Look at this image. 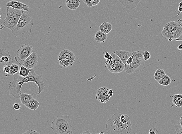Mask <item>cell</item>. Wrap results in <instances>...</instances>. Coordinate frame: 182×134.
<instances>
[{"label":"cell","mask_w":182,"mask_h":134,"mask_svg":"<svg viewBox=\"0 0 182 134\" xmlns=\"http://www.w3.org/2000/svg\"><path fill=\"white\" fill-rule=\"evenodd\" d=\"M13 76L14 80L9 84L8 90L9 95L13 96L16 98H19L21 92L22 86L24 83L32 82L37 85L39 90L38 94L36 96V97L41 94L44 90L46 85L43 78L41 76L36 74L34 68L31 69L30 74L27 77H22L18 73L15 74Z\"/></svg>","instance_id":"obj_1"},{"label":"cell","mask_w":182,"mask_h":134,"mask_svg":"<svg viewBox=\"0 0 182 134\" xmlns=\"http://www.w3.org/2000/svg\"><path fill=\"white\" fill-rule=\"evenodd\" d=\"M121 113H115L110 117L106 125V130L108 134H128L131 131L130 120L124 124L120 121Z\"/></svg>","instance_id":"obj_2"},{"label":"cell","mask_w":182,"mask_h":134,"mask_svg":"<svg viewBox=\"0 0 182 134\" xmlns=\"http://www.w3.org/2000/svg\"><path fill=\"white\" fill-rule=\"evenodd\" d=\"M33 25V19L29 14L24 13L16 28L12 31L15 36L28 38L30 36Z\"/></svg>","instance_id":"obj_3"},{"label":"cell","mask_w":182,"mask_h":134,"mask_svg":"<svg viewBox=\"0 0 182 134\" xmlns=\"http://www.w3.org/2000/svg\"><path fill=\"white\" fill-rule=\"evenodd\" d=\"M73 123L68 115L56 116L52 122V128L56 134H71Z\"/></svg>","instance_id":"obj_4"},{"label":"cell","mask_w":182,"mask_h":134,"mask_svg":"<svg viewBox=\"0 0 182 134\" xmlns=\"http://www.w3.org/2000/svg\"><path fill=\"white\" fill-rule=\"evenodd\" d=\"M7 13L6 17L1 29L6 28L10 29L11 31L16 28L21 17L24 13V11L16 9L8 6L7 7Z\"/></svg>","instance_id":"obj_5"},{"label":"cell","mask_w":182,"mask_h":134,"mask_svg":"<svg viewBox=\"0 0 182 134\" xmlns=\"http://www.w3.org/2000/svg\"><path fill=\"white\" fill-rule=\"evenodd\" d=\"M142 50L132 52L133 56L132 61L128 65H125L124 71L128 74H131L139 72L143 68L145 64L143 54Z\"/></svg>","instance_id":"obj_6"},{"label":"cell","mask_w":182,"mask_h":134,"mask_svg":"<svg viewBox=\"0 0 182 134\" xmlns=\"http://www.w3.org/2000/svg\"><path fill=\"white\" fill-rule=\"evenodd\" d=\"M113 58L106 60L105 62V67L113 73H119L124 71L125 65L120 58L114 52L111 53Z\"/></svg>","instance_id":"obj_7"},{"label":"cell","mask_w":182,"mask_h":134,"mask_svg":"<svg viewBox=\"0 0 182 134\" xmlns=\"http://www.w3.org/2000/svg\"><path fill=\"white\" fill-rule=\"evenodd\" d=\"M33 47L28 44L21 46L17 52V57L21 61H24L26 59L33 53Z\"/></svg>","instance_id":"obj_8"},{"label":"cell","mask_w":182,"mask_h":134,"mask_svg":"<svg viewBox=\"0 0 182 134\" xmlns=\"http://www.w3.org/2000/svg\"><path fill=\"white\" fill-rule=\"evenodd\" d=\"M162 35L168 39L169 41L178 38L182 35V25L177 26L171 31L163 30L162 31Z\"/></svg>","instance_id":"obj_9"},{"label":"cell","mask_w":182,"mask_h":134,"mask_svg":"<svg viewBox=\"0 0 182 134\" xmlns=\"http://www.w3.org/2000/svg\"><path fill=\"white\" fill-rule=\"evenodd\" d=\"M108 90L109 89L106 87L99 88L97 91L96 100L103 103H106L109 101L110 97L108 95Z\"/></svg>","instance_id":"obj_10"},{"label":"cell","mask_w":182,"mask_h":134,"mask_svg":"<svg viewBox=\"0 0 182 134\" xmlns=\"http://www.w3.org/2000/svg\"><path fill=\"white\" fill-rule=\"evenodd\" d=\"M38 62L37 54L33 52L24 61L23 65L30 69H33L35 67Z\"/></svg>","instance_id":"obj_11"},{"label":"cell","mask_w":182,"mask_h":134,"mask_svg":"<svg viewBox=\"0 0 182 134\" xmlns=\"http://www.w3.org/2000/svg\"><path fill=\"white\" fill-rule=\"evenodd\" d=\"M6 7L10 6L16 9L21 10L29 12L30 8L29 6L24 3L16 1H11L7 2L6 4Z\"/></svg>","instance_id":"obj_12"},{"label":"cell","mask_w":182,"mask_h":134,"mask_svg":"<svg viewBox=\"0 0 182 134\" xmlns=\"http://www.w3.org/2000/svg\"><path fill=\"white\" fill-rule=\"evenodd\" d=\"M66 58L72 61H76V57L75 54L69 50H64L61 51L58 55V60Z\"/></svg>","instance_id":"obj_13"},{"label":"cell","mask_w":182,"mask_h":134,"mask_svg":"<svg viewBox=\"0 0 182 134\" xmlns=\"http://www.w3.org/2000/svg\"><path fill=\"white\" fill-rule=\"evenodd\" d=\"M141 0H118L124 7L127 9H133L137 7Z\"/></svg>","instance_id":"obj_14"},{"label":"cell","mask_w":182,"mask_h":134,"mask_svg":"<svg viewBox=\"0 0 182 134\" xmlns=\"http://www.w3.org/2000/svg\"><path fill=\"white\" fill-rule=\"evenodd\" d=\"M182 25V20L180 19L175 21L170 22L165 25L163 30L167 31H171L173 30L177 26Z\"/></svg>","instance_id":"obj_15"},{"label":"cell","mask_w":182,"mask_h":134,"mask_svg":"<svg viewBox=\"0 0 182 134\" xmlns=\"http://www.w3.org/2000/svg\"><path fill=\"white\" fill-rule=\"evenodd\" d=\"M80 4V0H66V6L71 10H75L79 7Z\"/></svg>","instance_id":"obj_16"},{"label":"cell","mask_w":182,"mask_h":134,"mask_svg":"<svg viewBox=\"0 0 182 134\" xmlns=\"http://www.w3.org/2000/svg\"><path fill=\"white\" fill-rule=\"evenodd\" d=\"M114 52L120 58L125 65L127 58L129 57L130 53H129L128 51L120 50H117Z\"/></svg>","instance_id":"obj_17"},{"label":"cell","mask_w":182,"mask_h":134,"mask_svg":"<svg viewBox=\"0 0 182 134\" xmlns=\"http://www.w3.org/2000/svg\"><path fill=\"white\" fill-rule=\"evenodd\" d=\"M21 102L22 104L26 106L28 103L32 100L33 96L31 94L23 93H21L19 95Z\"/></svg>","instance_id":"obj_18"},{"label":"cell","mask_w":182,"mask_h":134,"mask_svg":"<svg viewBox=\"0 0 182 134\" xmlns=\"http://www.w3.org/2000/svg\"><path fill=\"white\" fill-rule=\"evenodd\" d=\"M113 28V26L110 23L104 22L101 24L99 27L100 31L104 33L108 34L112 31Z\"/></svg>","instance_id":"obj_19"},{"label":"cell","mask_w":182,"mask_h":134,"mask_svg":"<svg viewBox=\"0 0 182 134\" xmlns=\"http://www.w3.org/2000/svg\"><path fill=\"white\" fill-rule=\"evenodd\" d=\"M107 38L106 34L102 32L101 31H98L95 35V40L98 42H104Z\"/></svg>","instance_id":"obj_20"},{"label":"cell","mask_w":182,"mask_h":134,"mask_svg":"<svg viewBox=\"0 0 182 134\" xmlns=\"http://www.w3.org/2000/svg\"><path fill=\"white\" fill-rule=\"evenodd\" d=\"M173 102L175 106L182 107V94H177L173 96Z\"/></svg>","instance_id":"obj_21"},{"label":"cell","mask_w":182,"mask_h":134,"mask_svg":"<svg viewBox=\"0 0 182 134\" xmlns=\"http://www.w3.org/2000/svg\"><path fill=\"white\" fill-rule=\"evenodd\" d=\"M58 62L60 65L64 68L71 67L74 65V62L71 60L66 58L58 60Z\"/></svg>","instance_id":"obj_22"},{"label":"cell","mask_w":182,"mask_h":134,"mask_svg":"<svg viewBox=\"0 0 182 134\" xmlns=\"http://www.w3.org/2000/svg\"><path fill=\"white\" fill-rule=\"evenodd\" d=\"M15 60H16V61L18 62V61H17V58L15 57ZM19 63L21 65V67L20 69H19V73H18V74H19L20 76H22V77H27V76H28V75L29 74H30L31 69L26 68V67L23 66V65H22L19 62Z\"/></svg>","instance_id":"obj_23"},{"label":"cell","mask_w":182,"mask_h":134,"mask_svg":"<svg viewBox=\"0 0 182 134\" xmlns=\"http://www.w3.org/2000/svg\"><path fill=\"white\" fill-rule=\"evenodd\" d=\"M39 102L38 100L35 99H32V100L30 101L28 104L26 105V107L28 109L32 110H36L38 109L39 106Z\"/></svg>","instance_id":"obj_24"},{"label":"cell","mask_w":182,"mask_h":134,"mask_svg":"<svg viewBox=\"0 0 182 134\" xmlns=\"http://www.w3.org/2000/svg\"><path fill=\"white\" fill-rule=\"evenodd\" d=\"M160 84L162 86H167L170 85L171 82V80L169 77L166 74L158 81Z\"/></svg>","instance_id":"obj_25"},{"label":"cell","mask_w":182,"mask_h":134,"mask_svg":"<svg viewBox=\"0 0 182 134\" xmlns=\"http://www.w3.org/2000/svg\"><path fill=\"white\" fill-rule=\"evenodd\" d=\"M165 72L164 70L162 69H158L155 72L154 75V78L157 81H158L163 78L165 75Z\"/></svg>","instance_id":"obj_26"},{"label":"cell","mask_w":182,"mask_h":134,"mask_svg":"<svg viewBox=\"0 0 182 134\" xmlns=\"http://www.w3.org/2000/svg\"><path fill=\"white\" fill-rule=\"evenodd\" d=\"M10 66V72L9 75L13 76L15 74L19 72V68L18 64H12Z\"/></svg>","instance_id":"obj_27"},{"label":"cell","mask_w":182,"mask_h":134,"mask_svg":"<svg viewBox=\"0 0 182 134\" xmlns=\"http://www.w3.org/2000/svg\"><path fill=\"white\" fill-rule=\"evenodd\" d=\"M121 121L123 123L126 124L130 121L129 116L126 114H121L120 116Z\"/></svg>","instance_id":"obj_28"},{"label":"cell","mask_w":182,"mask_h":134,"mask_svg":"<svg viewBox=\"0 0 182 134\" xmlns=\"http://www.w3.org/2000/svg\"><path fill=\"white\" fill-rule=\"evenodd\" d=\"M0 52H1L0 58L4 56H10V52L7 50L1 48Z\"/></svg>","instance_id":"obj_29"},{"label":"cell","mask_w":182,"mask_h":134,"mask_svg":"<svg viewBox=\"0 0 182 134\" xmlns=\"http://www.w3.org/2000/svg\"><path fill=\"white\" fill-rule=\"evenodd\" d=\"M3 70L4 73L7 74L5 75L6 76H9L10 72V66L6 65H4Z\"/></svg>","instance_id":"obj_30"},{"label":"cell","mask_w":182,"mask_h":134,"mask_svg":"<svg viewBox=\"0 0 182 134\" xmlns=\"http://www.w3.org/2000/svg\"><path fill=\"white\" fill-rule=\"evenodd\" d=\"M144 60L145 61L148 60L151 58V54L148 51H145L143 54Z\"/></svg>","instance_id":"obj_31"},{"label":"cell","mask_w":182,"mask_h":134,"mask_svg":"<svg viewBox=\"0 0 182 134\" xmlns=\"http://www.w3.org/2000/svg\"><path fill=\"white\" fill-rule=\"evenodd\" d=\"M0 62L1 63H7L9 62L8 56H4L0 58Z\"/></svg>","instance_id":"obj_32"},{"label":"cell","mask_w":182,"mask_h":134,"mask_svg":"<svg viewBox=\"0 0 182 134\" xmlns=\"http://www.w3.org/2000/svg\"><path fill=\"white\" fill-rule=\"evenodd\" d=\"M158 133L157 129L155 127H153L150 129L149 134H157Z\"/></svg>","instance_id":"obj_33"},{"label":"cell","mask_w":182,"mask_h":134,"mask_svg":"<svg viewBox=\"0 0 182 134\" xmlns=\"http://www.w3.org/2000/svg\"><path fill=\"white\" fill-rule=\"evenodd\" d=\"M23 134H39V133L36 130H28L26 131L25 132L23 133Z\"/></svg>","instance_id":"obj_34"},{"label":"cell","mask_w":182,"mask_h":134,"mask_svg":"<svg viewBox=\"0 0 182 134\" xmlns=\"http://www.w3.org/2000/svg\"><path fill=\"white\" fill-rule=\"evenodd\" d=\"M83 1L86 4L88 7H91L92 6L91 0H83Z\"/></svg>","instance_id":"obj_35"},{"label":"cell","mask_w":182,"mask_h":134,"mask_svg":"<svg viewBox=\"0 0 182 134\" xmlns=\"http://www.w3.org/2000/svg\"><path fill=\"white\" fill-rule=\"evenodd\" d=\"M13 108L16 110H19L21 108V105L19 103H15L13 105Z\"/></svg>","instance_id":"obj_36"},{"label":"cell","mask_w":182,"mask_h":134,"mask_svg":"<svg viewBox=\"0 0 182 134\" xmlns=\"http://www.w3.org/2000/svg\"><path fill=\"white\" fill-rule=\"evenodd\" d=\"M100 0H91L92 6L98 5L100 3Z\"/></svg>","instance_id":"obj_37"},{"label":"cell","mask_w":182,"mask_h":134,"mask_svg":"<svg viewBox=\"0 0 182 134\" xmlns=\"http://www.w3.org/2000/svg\"><path fill=\"white\" fill-rule=\"evenodd\" d=\"M174 133L182 134V128H177L174 132Z\"/></svg>","instance_id":"obj_38"},{"label":"cell","mask_w":182,"mask_h":134,"mask_svg":"<svg viewBox=\"0 0 182 134\" xmlns=\"http://www.w3.org/2000/svg\"><path fill=\"white\" fill-rule=\"evenodd\" d=\"M110 56L111 54H110V53H109L108 52H106L105 54L104 55V58L106 59H107Z\"/></svg>","instance_id":"obj_39"},{"label":"cell","mask_w":182,"mask_h":134,"mask_svg":"<svg viewBox=\"0 0 182 134\" xmlns=\"http://www.w3.org/2000/svg\"><path fill=\"white\" fill-rule=\"evenodd\" d=\"M108 93V96L111 98L113 96V90H112V89H109Z\"/></svg>","instance_id":"obj_40"},{"label":"cell","mask_w":182,"mask_h":134,"mask_svg":"<svg viewBox=\"0 0 182 134\" xmlns=\"http://www.w3.org/2000/svg\"><path fill=\"white\" fill-rule=\"evenodd\" d=\"M177 49L179 50H182V44H180L177 47Z\"/></svg>","instance_id":"obj_41"},{"label":"cell","mask_w":182,"mask_h":134,"mask_svg":"<svg viewBox=\"0 0 182 134\" xmlns=\"http://www.w3.org/2000/svg\"><path fill=\"white\" fill-rule=\"evenodd\" d=\"M178 11L179 12V15L180 13L182 12V7L179 6Z\"/></svg>","instance_id":"obj_42"},{"label":"cell","mask_w":182,"mask_h":134,"mask_svg":"<svg viewBox=\"0 0 182 134\" xmlns=\"http://www.w3.org/2000/svg\"><path fill=\"white\" fill-rule=\"evenodd\" d=\"M180 124L181 126L182 127V115L180 117Z\"/></svg>","instance_id":"obj_43"},{"label":"cell","mask_w":182,"mask_h":134,"mask_svg":"<svg viewBox=\"0 0 182 134\" xmlns=\"http://www.w3.org/2000/svg\"><path fill=\"white\" fill-rule=\"evenodd\" d=\"M90 133L89 132V131H86L84 132V133Z\"/></svg>","instance_id":"obj_44"},{"label":"cell","mask_w":182,"mask_h":134,"mask_svg":"<svg viewBox=\"0 0 182 134\" xmlns=\"http://www.w3.org/2000/svg\"><path fill=\"white\" fill-rule=\"evenodd\" d=\"M179 7H182V1L181 2V3H179Z\"/></svg>","instance_id":"obj_45"},{"label":"cell","mask_w":182,"mask_h":134,"mask_svg":"<svg viewBox=\"0 0 182 134\" xmlns=\"http://www.w3.org/2000/svg\"><path fill=\"white\" fill-rule=\"evenodd\" d=\"M105 134V132H104L103 131H101V132H100V133H99V134Z\"/></svg>","instance_id":"obj_46"}]
</instances>
